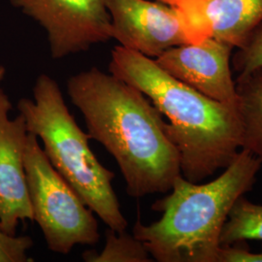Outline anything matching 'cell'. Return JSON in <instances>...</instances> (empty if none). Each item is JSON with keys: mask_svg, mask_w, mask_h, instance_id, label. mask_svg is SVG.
I'll return each mask as SVG.
<instances>
[{"mask_svg": "<svg viewBox=\"0 0 262 262\" xmlns=\"http://www.w3.org/2000/svg\"><path fill=\"white\" fill-rule=\"evenodd\" d=\"M67 93L84 116L90 138L116 159L129 196L171 190L182 176L180 155L167 122L145 94L96 67L70 77Z\"/></svg>", "mask_w": 262, "mask_h": 262, "instance_id": "obj_1", "label": "cell"}, {"mask_svg": "<svg viewBox=\"0 0 262 262\" xmlns=\"http://www.w3.org/2000/svg\"><path fill=\"white\" fill-rule=\"evenodd\" d=\"M109 71L138 89L162 116L180 155L182 176L199 183L227 167L241 150L238 113L168 74L154 58L117 46Z\"/></svg>", "mask_w": 262, "mask_h": 262, "instance_id": "obj_2", "label": "cell"}, {"mask_svg": "<svg viewBox=\"0 0 262 262\" xmlns=\"http://www.w3.org/2000/svg\"><path fill=\"white\" fill-rule=\"evenodd\" d=\"M262 161L240 150L217 178L198 184L183 176L168 195L151 206L162 215L143 225L138 220L132 234L159 262H216L221 235L235 202L253 189Z\"/></svg>", "mask_w": 262, "mask_h": 262, "instance_id": "obj_3", "label": "cell"}, {"mask_svg": "<svg viewBox=\"0 0 262 262\" xmlns=\"http://www.w3.org/2000/svg\"><path fill=\"white\" fill-rule=\"evenodd\" d=\"M32 94L33 99L21 98L18 102L28 133L43 142L53 167L108 228L125 230L128 222L113 187L115 174L94 156L91 138L69 112L59 85L52 77L41 74Z\"/></svg>", "mask_w": 262, "mask_h": 262, "instance_id": "obj_4", "label": "cell"}, {"mask_svg": "<svg viewBox=\"0 0 262 262\" xmlns=\"http://www.w3.org/2000/svg\"><path fill=\"white\" fill-rule=\"evenodd\" d=\"M25 170L33 222L51 252L68 254L77 245L98 243L94 212L56 172L32 133H28L26 145Z\"/></svg>", "mask_w": 262, "mask_h": 262, "instance_id": "obj_5", "label": "cell"}, {"mask_svg": "<svg viewBox=\"0 0 262 262\" xmlns=\"http://www.w3.org/2000/svg\"><path fill=\"white\" fill-rule=\"evenodd\" d=\"M45 29L55 59L85 52L112 39L105 0H10Z\"/></svg>", "mask_w": 262, "mask_h": 262, "instance_id": "obj_6", "label": "cell"}, {"mask_svg": "<svg viewBox=\"0 0 262 262\" xmlns=\"http://www.w3.org/2000/svg\"><path fill=\"white\" fill-rule=\"evenodd\" d=\"M112 39L120 46L157 58L171 48L189 43L178 9L161 1L105 0Z\"/></svg>", "mask_w": 262, "mask_h": 262, "instance_id": "obj_7", "label": "cell"}, {"mask_svg": "<svg viewBox=\"0 0 262 262\" xmlns=\"http://www.w3.org/2000/svg\"><path fill=\"white\" fill-rule=\"evenodd\" d=\"M233 47L208 37L171 48L155 58L168 74L200 94L237 110L238 95L230 59Z\"/></svg>", "mask_w": 262, "mask_h": 262, "instance_id": "obj_8", "label": "cell"}, {"mask_svg": "<svg viewBox=\"0 0 262 262\" xmlns=\"http://www.w3.org/2000/svg\"><path fill=\"white\" fill-rule=\"evenodd\" d=\"M8 95L0 88V226L15 236L20 221L33 222L25 170L28 132L19 114L10 119Z\"/></svg>", "mask_w": 262, "mask_h": 262, "instance_id": "obj_9", "label": "cell"}, {"mask_svg": "<svg viewBox=\"0 0 262 262\" xmlns=\"http://www.w3.org/2000/svg\"><path fill=\"white\" fill-rule=\"evenodd\" d=\"M172 6L189 43L212 37L239 49L262 23V0H181Z\"/></svg>", "mask_w": 262, "mask_h": 262, "instance_id": "obj_10", "label": "cell"}, {"mask_svg": "<svg viewBox=\"0 0 262 262\" xmlns=\"http://www.w3.org/2000/svg\"><path fill=\"white\" fill-rule=\"evenodd\" d=\"M237 113L241 124V150L262 161V67L236 79Z\"/></svg>", "mask_w": 262, "mask_h": 262, "instance_id": "obj_11", "label": "cell"}, {"mask_svg": "<svg viewBox=\"0 0 262 262\" xmlns=\"http://www.w3.org/2000/svg\"><path fill=\"white\" fill-rule=\"evenodd\" d=\"M244 240L262 241V205L241 196L232 207L221 235V245Z\"/></svg>", "mask_w": 262, "mask_h": 262, "instance_id": "obj_12", "label": "cell"}, {"mask_svg": "<svg viewBox=\"0 0 262 262\" xmlns=\"http://www.w3.org/2000/svg\"><path fill=\"white\" fill-rule=\"evenodd\" d=\"M86 262H150L152 260L145 246L123 230L116 232L108 228L106 231V243L100 253L94 250L82 254Z\"/></svg>", "mask_w": 262, "mask_h": 262, "instance_id": "obj_13", "label": "cell"}, {"mask_svg": "<svg viewBox=\"0 0 262 262\" xmlns=\"http://www.w3.org/2000/svg\"><path fill=\"white\" fill-rule=\"evenodd\" d=\"M232 64L238 77L247 75L262 67V23L238 49L232 58Z\"/></svg>", "mask_w": 262, "mask_h": 262, "instance_id": "obj_14", "label": "cell"}, {"mask_svg": "<svg viewBox=\"0 0 262 262\" xmlns=\"http://www.w3.org/2000/svg\"><path fill=\"white\" fill-rule=\"evenodd\" d=\"M33 241L29 236L7 234L0 226V262H33L28 252Z\"/></svg>", "mask_w": 262, "mask_h": 262, "instance_id": "obj_15", "label": "cell"}, {"mask_svg": "<svg viewBox=\"0 0 262 262\" xmlns=\"http://www.w3.org/2000/svg\"><path fill=\"white\" fill-rule=\"evenodd\" d=\"M216 262H262L261 253H251L249 250L239 247L221 246Z\"/></svg>", "mask_w": 262, "mask_h": 262, "instance_id": "obj_16", "label": "cell"}, {"mask_svg": "<svg viewBox=\"0 0 262 262\" xmlns=\"http://www.w3.org/2000/svg\"><path fill=\"white\" fill-rule=\"evenodd\" d=\"M5 74H6V69H5V67L3 66H0V84H1V82L4 80Z\"/></svg>", "mask_w": 262, "mask_h": 262, "instance_id": "obj_17", "label": "cell"}, {"mask_svg": "<svg viewBox=\"0 0 262 262\" xmlns=\"http://www.w3.org/2000/svg\"><path fill=\"white\" fill-rule=\"evenodd\" d=\"M158 1H161L163 3L169 4V5H174V4L178 3L179 1H181V0H158Z\"/></svg>", "mask_w": 262, "mask_h": 262, "instance_id": "obj_18", "label": "cell"}]
</instances>
